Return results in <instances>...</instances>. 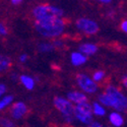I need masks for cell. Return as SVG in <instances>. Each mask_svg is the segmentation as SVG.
<instances>
[{"mask_svg":"<svg viewBox=\"0 0 127 127\" xmlns=\"http://www.w3.org/2000/svg\"><path fill=\"white\" fill-rule=\"evenodd\" d=\"M35 28L42 36L54 38L63 33L65 23L61 17H48L36 20Z\"/></svg>","mask_w":127,"mask_h":127,"instance_id":"6da1fadb","label":"cell"},{"mask_svg":"<svg viewBox=\"0 0 127 127\" xmlns=\"http://www.w3.org/2000/svg\"><path fill=\"white\" fill-rule=\"evenodd\" d=\"M33 14L36 18V20L38 19H43V18H48V17H61L63 15V11L62 9L52 6V5H48V4H41L38 5L33 11Z\"/></svg>","mask_w":127,"mask_h":127,"instance_id":"7a4b0ae2","label":"cell"},{"mask_svg":"<svg viewBox=\"0 0 127 127\" xmlns=\"http://www.w3.org/2000/svg\"><path fill=\"white\" fill-rule=\"evenodd\" d=\"M54 105L58 111H60L67 122H71L73 120V117H75L74 115V107L71 104L69 100L63 99L60 97H56L54 99Z\"/></svg>","mask_w":127,"mask_h":127,"instance_id":"3957f363","label":"cell"},{"mask_svg":"<svg viewBox=\"0 0 127 127\" xmlns=\"http://www.w3.org/2000/svg\"><path fill=\"white\" fill-rule=\"evenodd\" d=\"M92 113H93V108L92 106H90V104H88V102L77 104V106L74 108L75 118L81 121L82 123H87V124L92 123L93 121Z\"/></svg>","mask_w":127,"mask_h":127,"instance_id":"277c9868","label":"cell"},{"mask_svg":"<svg viewBox=\"0 0 127 127\" xmlns=\"http://www.w3.org/2000/svg\"><path fill=\"white\" fill-rule=\"evenodd\" d=\"M76 26L81 32L88 35H95L99 31V26L97 23L88 18H79L76 22Z\"/></svg>","mask_w":127,"mask_h":127,"instance_id":"5b68a950","label":"cell"},{"mask_svg":"<svg viewBox=\"0 0 127 127\" xmlns=\"http://www.w3.org/2000/svg\"><path fill=\"white\" fill-rule=\"evenodd\" d=\"M76 81L79 88L87 93H95L98 90V86L95 82V80L91 79L86 74H78L76 76Z\"/></svg>","mask_w":127,"mask_h":127,"instance_id":"8992f818","label":"cell"},{"mask_svg":"<svg viewBox=\"0 0 127 127\" xmlns=\"http://www.w3.org/2000/svg\"><path fill=\"white\" fill-rule=\"evenodd\" d=\"M105 93H107L108 95H110L111 97H113L125 111L127 110V98L124 96L122 93L119 92L118 89H116V88L110 86V87H108L107 89H106Z\"/></svg>","mask_w":127,"mask_h":127,"instance_id":"52a82bcc","label":"cell"},{"mask_svg":"<svg viewBox=\"0 0 127 127\" xmlns=\"http://www.w3.org/2000/svg\"><path fill=\"white\" fill-rule=\"evenodd\" d=\"M99 100L102 104L106 105V106H109V107H112L116 110H118V111H125L121 106L117 103V101H116L113 97H111L110 95H108L107 93H105V94H102L101 96L99 97Z\"/></svg>","mask_w":127,"mask_h":127,"instance_id":"ba28073f","label":"cell"},{"mask_svg":"<svg viewBox=\"0 0 127 127\" xmlns=\"http://www.w3.org/2000/svg\"><path fill=\"white\" fill-rule=\"evenodd\" d=\"M28 109H27V106L24 103H15L12 107L11 110H10V113H11V116L15 119H20L23 118L24 116L27 114Z\"/></svg>","mask_w":127,"mask_h":127,"instance_id":"9c48e42d","label":"cell"},{"mask_svg":"<svg viewBox=\"0 0 127 127\" xmlns=\"http://www.w3.org/2000/svg\"><path fill=\"white\" fill-rule=\"evenodd\" d=\"M67 98L70 102H73L75 103L76 105L77 104H80V103H84V102H88V98L86 95H83L81 93H78V92H73V93H69L67 95Z\"/></svg>","mask_w":127,"mask_h":127,"instance_id":"30bf717a","label":"cell"},{"mask_svg":"<svg viewBox=\"0 0 127 127\" xmlns=\"http://www.w3.org/2000/svg\"><path fill=\"white\" fill-rule=\"evenodd\" d=\"M98 47L94 44H83L79 47V51L86 55H93L97 52Z\"/></svg>","mask_w":127,"mask_h":127,"instance_id":"8fae6325","label":"cell"},{"mask_svg":"<svg viewBox=\"0 0 127 127\" xmlns=\"http://www.w3.org/2000/svg\"><path fill=\"white\" fill-rule=\"evenodd\" d=\"M87 61V57L82 55L81 53H78V52H75V53H72L71 54V62L73 65H81L83 64L84 62Z\"/></svg>","mask_w":127,"mask_h":127,"instance_id":"7c38bea8","label":"cell"},{"mask_svg":"<svg viewBox=\"0 0 127 127\" xmlns=\"http://www.w3.org/2000/svg\"><path fill=\"white\" fill-rule=\"evenodd\" d=\"M110 122L114 126H121V125H123V118L119 113L113 112L110 115Z\"/></svg>","mask_w":127,"mask_h":127,"instance_id":"4fadbf2b","label":"cell"},{"mask_svg":"<svg viewBox=\"0 0 127 127\" xmlns=\"http://www.w3.org/2000/svg\"><path fill=\"white\" fill-rule=\"evenodd\" d=\"M20 81L28 90H33L35 87V81L33 78H31L28 75H22L20 76Z\"/></svg>","mask_w":127,"mask_h":127,"instance_id":"5bb4252c","label":"cell"},{"mask_svg":"<svg viewBox=\"0 0 127 127\" xmlns=\"http://www.w3.org/2000/svg\"><path fill=\"white\" fill-rule=\"evenodd\" d=\"M10 65H11V60L6 56L0 55V71L8 69L10 67Z\"/></svg>","mask_w":127,"mask_h":127,"instance_id":"9a60e30c","label":"cell"},{"mask_svg":"<svg viewBox=\"0 0 127 127\" xmlns=\"http://www.w3.org/2000/svg\"><path fill=\"white\" fill-rule=\"evenodd\" d=\"M92 108H93V113H94V114L99 115V116H103V115L105 114L104 108L102 107V106H100L99 104H97V103H95V104L93 105Z\"/></svg>","mask_w":127,"mask_h":127,"instance_id":"2e32d148","label":"cell"},{"mask_svg":"<svg viewBox=\"0 0 127 127\" xmlns=\"http://www.w3.org/2000/svg\"><path fill=\"white\" fill-rule=\"evenodd\" d=\"M12 101V96H7L5 98H3L1 101H0V110L5 108L6 106H8V104H10Z\"/></svg>","mask_w":127,"mask_h":127,"instance_id":"e0dca14e","label":"cell"},{"mask_svg":"<svg viewBox=\"0 0 127 127\" xmlns=\"http://www.w3.org/2000/svg\"><path fill=\"white\" fill-rule=\"evenodd\" d=\"M54 49V46L50 45V44H41L39 45V50L41 52H49Z\"/></svg>","mask_w":127,"mask_h":127,"instance_id":"ac0fdd59","label":"cell"},{"mask_svg":"<svg viewBox=\"0 0 127 127\" xmlns=\"http://www.w3.org/2000/svg\"><path fill=\"white\" fill-rule=\"evenodd\" d=\"M104 76H105L104 71H96L94 73V80L95 81H100Z\"/></svg>","mask_w":127,"mask_h":127,"instance_id":"d6986e66","label":"cell"},{"mask_svg":"<svg viewBox=\"0 0 127 127\" xmlns=\"http://www.w3.org/2000/svg\"><path fill=\"white\" fill-rule=\"evenodd\" d=\"M0 124H1L2 126H6V127H10V126H13L14 124L11 122V121H9L8 119H0Z\"/></svg>","mask_w":127,"mask_h":127,"instance_id":"ffe728a7","label":"cell"},{"mask_svg":"<svg viewBox=\"0 0 127 127\" xmlns=\"http://www.w3.org/2000/svg\"><path fill=\"white\" fill-rule=\"evenodd\" d=\"M6 34H7V29H6V27H5L3 24L0 23V36H4V35H6Z\"/></svg>","mask_w":127,"mask_h":127,"instance_id":"44dd1931","label":"cell"},{"mask_svg":"<svg viewBox=\"0 0 127 127\" xmlns=\"http://www.w3.org/2000/svg\"><path fill=\"white\" fill-rule=\"evenodd\" d=\"M121 30L124 33H127V20H123L121 23Z\"/></svg>","mask_w":127,"mask_h":127,"instance_id":"7402d4cb","label":"cell"},{"mask_svg":"<svg viewBox=\"0 0 127 127\" xmlns=\"http://www.w3.org/2000/svg\"><path fill=\"white\" fill-rule=\"evenodd\" d=\"M5 91H6V87L4 86V84L0 83V97H1L2 95L5 93Z\"/></svg>","mask_w":127,"mask_h":127,"instance_id":"603a6c76","label":"cell"},{"mask_svg":"<svg viewBox=\"0 0 127 127\" xmlns=\"http://www.w3.org/2000/svg\"><path fill=\"white\" fill-rule=\"evenodd\" d=\"M53 46H54V48H55V47H58V48H59V47H62V42H60V41H56Z\"/></svg>","mask_w":127,"mask_h":127,"instance_id":"cb8c5ba5","label":"cell"},{"mask_svg":"<svg viewBox=\"0 0 127 127\" xmlns=\"http://www.w3.org/2000/svg\"><path fill=\"white\" fill-rule=\"evenodd\" d=\"M122 83L124 84L125 88H127V75L123 76V78H122Z\"/></svg>","mask_w":127,"mask_h":127,"instance_id":"d4e9b609","label":"cell"},{"mask_svg":"<svg viewBox=\"0 0 127 127\" xmlns=\"http://www.w3.org/2000/svg\"><path fill=\"white\" fill-rule=\"evenodd\" d=\"M27 58H28L27 55H22V56H20V58H19V60L22 61V62H25V61L27 60Z\"/></svg>","mask_w":127,"mask_h":127,"instance_id":"484cf974","label":"cell"},{"mask_svg":"<svg viewBox=\"0 0 127 127\" xmlns=\"http://www.w3.org/2000/svg\"><path fill=\"white\" fill-rule=\"evenodd\" d=\"M10 1H11L13 4H19L20 2L23 1V0H10Z\"/></svg>","mask_w":127,"mask_h":127,"instance_id":"4316f807","label":"cell"},{"mask_svg":"<svg viewBox=\"0 0 127 127\" xmlns=\"http://www.w3.org/2000/svg\"><path fill=\"white\" fill-rule=\"evenodd\" d=\"M91 126H101V124H99V123H91Z\"/></svg>","mask_w":127,"mask_h":127,"instance_id":"83f0119b","label":"cell"},{"mask_svg":"<svg viewBox=\"0 0 127 127\" xmlns=\"http://www.w3.org/2000/svg\"><path fill=\"white\" fill-rule=\"evenodd\" d=\"M100 1H102L103 3H109V2L111 1V0H100Z\"/></svg>","mask_w":127,"mask_h":127,"instance_id":"f1b7e54d","label":"cell"}]
</instances>
